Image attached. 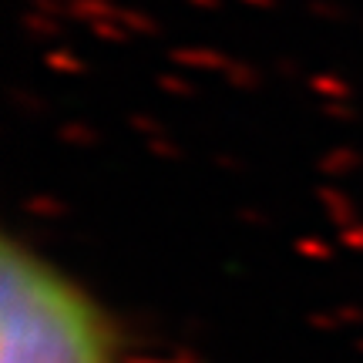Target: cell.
Masks as SVG:
<instances>
[{
	"label": "cell",
	"mask_w": 363,
	"mask_h": 363,
	"mask_svg": "<svg viewBox=\"0 0 363 363\" xmlns=\"http://www.w3.org/2000/svg\"><path fill=\"white\" fill-rule=\"evenodd\" d=\"M0 363H118L101 299L21 235L0 242Z\"/></svg>",
	"instance_id": "cell-1"
}]
</instances>
